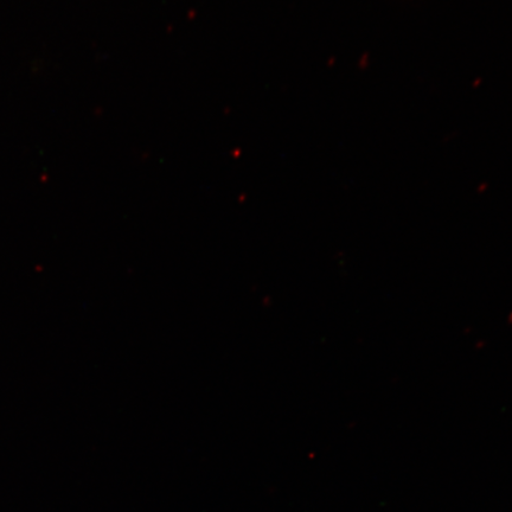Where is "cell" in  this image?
<instances>
[{
  "label": "cell",
  "instance_id": "cell-1",
  "mask_svg": "<svg viewBox=\"0 0 512 512\" xmlns=\"http://www.w3.org/2000/svg\"><path fill=\"white\" fill-rule=\"evenodd\" d=\"M370 60V55L368 53H363L358 57L357 67L361 70L368 69L370 67Z\"/></svg>",
  "mask_w": 512,
  "mask_h": 512
}]
</instances>
